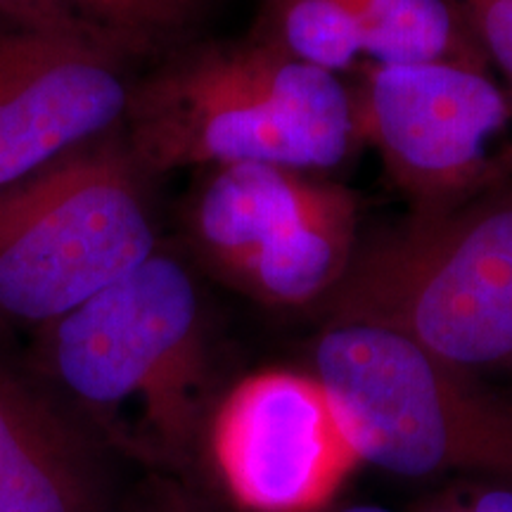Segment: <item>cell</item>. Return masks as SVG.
<instances>
[{"label": "cell", "instance_id": "cell-1", "mask_svg": "<svg viewBox=\"0 0 512 512\" xmlns=\"http://www.w3.org/2000/svg\"><path fill=\"white\" fill-rule=\"evenodd\" d=\"M41 368L102 444L190 479L214 389L200 290L181 261L155 252L43 325Z\"/></svg>", "mask_w": 512, "mask_h": 512}, {"label": "cell", "instance_id": "cell-2", "mask_svg": "<svg viewBox=\"0 0 512 512\" xmlns=\"http://www.w3.org/2000/svg\"><path fill=\"white\" fill-rule=\"evenodd\" d=\"M128 157L152 174L185 166L332 169L358 145L349 86L268 38L185 50L133 88Z\"/></svg>", "mask_w": 512, "mask_h": 512}, {"label": "cell", "instance_id": "cell-3", "mask_svg": "<svg viewBox=\"0 0 512 512\" xmlns=\"http://www.w3.org/2000/svg\"><path fill=\"white\" fill-rule=\"evenodd\" d=\"M318 309L328 325L396 332L465 370L512 363V176L358 242Z\"/></svg>", "mask_w": 512, "mask_h": 512}, {"label": "cell", "instance_id": "cell-4", "mask_svg": "<svg viewBox=\"0 0 512 512\" xmlns=\"http://www.w3.org/2000/svg\"><path fill=\"white\" fill-rule=\"evenodd\" d=\"M313 375L361 460L403 477L512 479V403L411 339L373 325H325Z\"/></svg>", "mask_w": 512, "mask_h": 512}, {"label": "cell", "instance_id": "cell-5", "mask_svg": "<svg viewBox=\"0 0 512 512\" xmlns=\"http://www.w3.org/2000/svg\"><path fill=\"white\" fill-rule=\"evenodd\" d=\"M136 169L100 147L0 190V318L43 328L157 252Z\"/></svg>", "mask_w": 512, "mask_h": 512}, {"label": "cell", "instance_id": "cell-6", "mask_svg": "<svg viewBox=\"0 0 512 512\" xmlns=\"http://www.w3.org/2000/svg\"><path fill=\"white\" fill-rule=\"evenodd\" d=\"M358 145L411 202L437 211L512 176V95L458 62L361 64L349 86Z\"/></svg>", "mask_w": 512, "mask_h": 512}, {"label": "cell", "instance_id": "cell-7", "mask_svg": "<svg viewBox=\"0 0 512 512\" xmlns=\"http://www.w3.org/2000/svg\"><path fill=\"white\" fill-rule=\"evenodd\" d=\"M190 226L211 271L273 306L323 302L361 242L347 188L275 164L211 169Z\"/></svg>", "mask_w": 512, "mask_h": 512}, {"label": "cell", "instance_id": "cell-8", "mask_svg": "<svg viewBox=\"0 0 512 512\" xmlns=\"http://www.w3.org/2000/svg\"><path fill=\"white\" fill-rule=\"evenodd\" d=\"M202 456L249 512H318L361 460L323 382L278 368L214 401Z\"/></svg>", "mask_w": 512, "mask_h": 512}, {"label": "cell", "instance_id": "cell-9", "mask_svg": "<svg viewBox=\"0 0 512 512\" xmlns=\"http://www.w3.org/2000/svg\"><path fill=\"white\" fill-rule=\"evenodd\" d=\"M124 50L136 46L93 27L0 24V190L124 121Z\"/></svg>", "mask_w": 512, "mask_h": 512}, {"label": "cell", "instance_id": "cell-10", "mask_svg": "<svg viewBox=\"0 0 512 512\" xmlns=\"http://www.w3.org/2000/svg\"><path fill=\"white\" fill-rule=\"evenodd\" d=\"M256 34L337 74L366 64L458 62L489 69L446 0H268Z\"/></svg>", "mask_w": 512, "mask_h": 512}, {"label": "cell", "instance_id": "cell-11", "mask_svg": "<svg viewBox=\"0 0 512 512\" xmlns=\"http://www.w3.org/2000/svg\"><path fill=\"white\" fill-rule=\"evenodd\" d=\"M102 446L50 384L0 361V512H117Z\"/></svg>", "mask_w": 512, "mask_h": 512}, {"label": "cell", "instance_id": "cell-12", "mask_svg": "<svg viewBox=\"0 0 512 512\" xmlns=\"http://www.w3.org/2000/svg\"><path fill=\"white\" fill-rule=\"evenodd\" d=\"M195 0H0V12L17 22L93 27L143 46L152 34L178 27Z\"/></svg>", "mask_w": 512, "mask_h": 512}, {"label": "cell", "instance_id": "cell-13", "mask_svg": "<svg viewBox=\"0 0 512 512\" xmlns=\"http://www.w3.org/2000/svg\"><path fill=\"white\" fill-rule=\"evenodd\" d=\"M465 22L486 64L496 67L512 95V0H446Z\"/></svg>", "mask_w": 512, "mask_h": 512}, {"label": "cell", "instance_id": "cell-14", "mask_svg": "<svg viewBox=\"0 0 512 512\" xmlns=\"http://www.w3.org/2000/svg\"><path fill=\"white\" fill-rule=\"evenodd\" d=\"M117 512H214L195 484L181 477L152 472Z\"/></svg>", "mask_w": 512, "mask_h": 512}, {"label": "cell", "instance_id": "cell-15", "mask_svg": "<svg viewBox=\"0 0 512 512\" xmlns=\"http://www.w3.org/2000/svg\"><path fill=\"white\" fill-rule=\"evenodd\" d=\"M342 512H389V510L370 508V505H361V508H349V510H342Z\"/></svg>", "mask_w": 512, "mask_h": 512}]
</instances>
